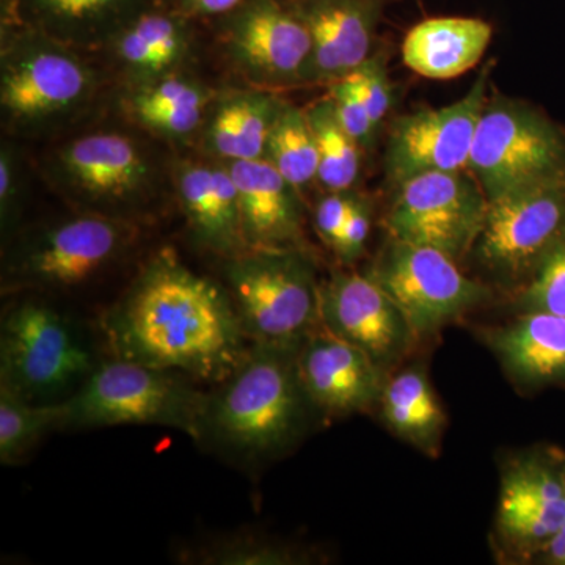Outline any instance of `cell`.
I'll return each instance as SVG.
<instances>
[{
    "mask_svg": "<svg viewBox=\"0 0 565 565\" xmlns=\"http://www.w3.org/2000/svg\"><path fill=\"white\" fill-rule=\"evenodd\" d=\"M110 356L217 385L244 362L250 341L225 285L193 273L172 248L145 264L103 316Z\"/></svg>",
    "mask_w": 565,
    "mask_h": 565,
    "instance_id": "cell-1",
    "label": "cell"
},
{
    "mask_svg": "<svg viewBox=\"0 0 565 565\" xmlns=\"http://www.w3.org/2000/svg\"><path fill=\"white\" fill-rule=\"evenodd\" d=\"M13 148L3 145L0 151V228L3 239H10L20 218L21 178Z\"/></svg>",
    "mask_w": 565,
    "mask_h": 565,
    "instance_id": "cell-35",
    "label": "cell"
},
{
    "mask_svg": "<svg viewBox=\"0 0 565 565\" xmlns=\"http://www.w3.org/2000/svg\"><path fill=\"white\" fill-rule=\"evenodd\" d=\"M297 371L315 412L330 418L379 405L388 373L343 338L319 327L297 352Z\"/></svg>",
    "mask_w": 565,
    "mask_h": 565,
    "instance_id": "cell-16",
    "label": "cell"
},
{
    "mask_svg": "<svg viewBox=\"0 0 565 565\" xmlns=\"http://www.w3.org/2000/svg\"><path fill=\"white\" fill-rule=\"evenodd\" d=\"M239 196L248 250L307 248L300 192L267 159L226 162Z\"/></svg>",
    "mask_w": 565,
    "mask_h": 565,
    "instance_id": "cell-20",
    "label": "cell"
},
{
    "mask_svg": "<svg viewBox=\"0 0 565 565\" xmlns=\"http://www.w3.org/2000/svg\"><path fill=\"white\" fill-rule=\"evenodd\" d=\"M565 523V467L557 457L509 465L498 505L500 533L520 550H544Z\"/></svg>",
    "mask_w": 565,
    "mask_h": 565,
    "instance_id": "cell-18",
    "label": "cell"
},
{
    "mask_svg": "<svg viewBox=\"0 0 565 565\" xmlns=\"http://www.w3.org/2000/svg\"><path fill=\"white\" fill-rule=\"evenodd\" d=\"M173 184L195 244L223 262L248 250L236 182L226 162L184 159L174 166Z\"/></svg>",
    "mask_w": 565,
    "mask_h": 565,
    "instance_id": "cell-19",
    "label": "cell"
},
{
    "mask_svg": "<svg viewBox=\"0 0 565 565\" xmlns=\"http://www.w3.org/2000/svg\"><path fill=\"white\" fill-rule=\"evenodd\" d=\"M214 24L226 58L253 87L305 84L311 35L286 0H245Z\"/></svg>",
    "mask_w": 565,
    "mask_h": 565,
    "instance_id": "cell-12",
    "label": "cell"
},
{
    "mask_svg": "<svg viewBox=\"0 0 565 565\" xmlns=\"http://www.w3.org/2000/svg\"><path fill=\"white\" fill-rule=\"evenodd\" d=\"M244 2L245 0H178L174 7L193 21H214L232 13Z\"/></svg>",
    "mask_w": 565,
    "mask_h": 565,
    "instance_id": "cell-38",
    "label": "cell"
},
{
    "mask_svg": "<svg viewBox=\"0 0 565 565\" xmlns=\"http://www.w3.org/2000/svg\"><path fill=\"white\" fill-rule=\"evenodd\" d=\"M330 98L334 106L338 121L341 128L352 137L360 147H367L373 140L374 132L377 131L373 120H371L370 110L364 104L359 88L351 76L330 84Z\"/></svg>",
    "mask_w": 565,
    "mask_h": 565,
    "instance_id": "cell-33",
    "label": "cell"
},
{
    "mask_svg": "<svg viewBox=\"0 0 565 565\" xmlns=\"http://www.w3.org/2000/svg\"><path fill=\"white\" fill-rule=\"evenodd\" d=\"M214 96L210 88L180 73L131 85L125 110L137 125L163 139H188L200 131Z\"/></svg>",
    "mask_w": 565,
    "mask_h": 565,
    "instance_id": "cell-26",
    "label": "cell"
},
{
    "mask_svg": "<svg viewBox=\"0 0 565 565\" xmlns=\"http://www.w3.org/2000/svg\"><path fill=\"white\" fill-rule=\"evenodd\" d=\"M300 344L252 343L237 370L206 393L196 444L244 467L296 445L315 412L297 371Z\"/></svg>",
    "mask_w": 565,
    "mask_h": 565,
    "instance_id": "cell-2",
    "label": "cell"
},
{
    "mask_svg": "<svg viewBox=\"0 0 565 565\" xmlns=\"http://www.w3.org/2000/svg\"><path fill=\"white\" fill-rule=\"evenodd\" d=\"M96 73L79 51L31 25H2L0 107L17 129L44 128L82 109Z\"/></svg>",
    "mask_w": 565,
    "mask_h": 565,
    "instance_id": "cell-7",
    "label": "cell"
},
{
    "mask_svg": "<svg viewBox=\"0 0 565 565\" xmlns=\"http://www.w3.org/2000/svg\"><path fill=\"white\" fill-rule=\"evenodd\" d=\"M355 82L360 95H362L371 120L375 128L381 126L390 109H392V84H390L388 71L384 54H371L366 62L362 63L353 73L349 74Z\"/></svg>",
    "mask_w": 565,
    "mask_h": 565,
    "instance_id": "cell-34",
    "label": "cell"
},
{
    "mask_svg": "<svg viewBox=\"0 0 565 565\" xmlns=\"http://www.w3.org/2000/svg\"><path fill=\"white\" fill-rule=\"evenodd\" d=\"M18 0H0V14H2V25H10L17 22Z\"/></svg>",
    "mask_w": 565,
    "mask_h": 565,
    "instance_id": "cell-40",
    "label": "cell"
},
{
    "mask_svg": "<svg viewBox=\"0 0 565 565\" xmlns=\"http://www.w3.org/2000/svg\"><path fill=\"white\" fill-rule=\"evenodd\" d=\"M54 430H61V405L32 404L0 386V463H21Z\"/></svg>",
    "mask_w": 565,
    "mask_h": 565,
    "instance_id": "cell-30",
    "label": "cell"
},
{
    "mask_svg": "<svg viewBox=\"0 0 565 565\" xmlns=\"http://www.w3.org/2000/svg\"><path fill=\"white\" fill-rule=\"evenodd\" d=\"M371 232L370 204L359 200L345 222L343 232L333 245V252L344 264H353L363 255Z\"/></svg>",
    "mask_w": 565,
    "mask_h": 565,
    "instance_id": "cell-37",
    "label": "cell"
},
{
    "mask_svg": "<svg viewBox=\"0 0 565 565\" xmlns=\"http://www.w3.org/2000/svg\"><path fill=\"white\" fill-rule=\"evenodd\" d=\"M492 35V25L476 18H434L407 33L403 61L426 79H455L481 62Z\"/></svg>",
    "mask_w": 565,
    "mask_h": 565,
    "instance_id": "cell-25",
    "label": "cell"
},
{
    "mask_svg": "<svg viewBox=\"0 0 565 565\" xmlns=\"http://www.w3.org/2000/svg\"><path fill=\"white\" fill-rule=\"evenodd\" d=\"M162 2L170 3V6H174V3L178 2V0H162Z\"/></svg>",
    "mask_w": 565,
    "mask_h": 565,
    "instance_id": "cell-41",
    "label": "cell"
},
{
    "mask_svg": "<svg viewBox=\"0 0 565 565\" xmlns=\"http://www.w3.org/2000/svg\"><path fill=\"white\" fill-rule=\"evenodd\" d=\"M223 263L250 343L300 344L321 327V280L308 248L247 250Z\"/></svg>",
    "mask_w": 565,
    "mask_h": 565,
    "instance_id": "cell-5",
    "label": "cell"
},
{
    "mask_svg": "<svg viewBox=\"0 0 565 565\" xmlns=\"http://www.w3.org/2000/svg\"><path fill=\"white\" fill-rule=\"evenodd\" d=\"M520 313L539 311L565 318V237L546 253L516 297Z\"/></svg>",
    "mask_w": 565,
    "mask_h": 565,
    "instance_id": "cell-32",
    "label": "cell"
},
{
    "mask_svg": "<svg viewBox=\"0 0 565 565\" xmlns=\"http://www.w3.org/2000/svg\"><path fill=\"white\" fill-rule=\"evenodd\" d=\"M487 207L489 200L471 173L419 174L397 185L386 232L393 239L435 248L459 262L478 243Z\"/></svg>",
    "mask_w": 565,
    "mask_h": 565,
    "instance_id": "cell-11",
    "label": "cell"
},
{
    "mask_svg": "<svg viewBox=\"0 0 565 565\" xmlns=\"http://www.w3.org/2000/svg\"><path fill=\"white\" fill-rule=\"evenodd\" d=\"M366 274L403 310L418 338L438 332L492 297L456 259L435 248L390 237Z\"/></svg>",
    "mask_w": 565,
    "mask_h": 565,
    "instance_id": "cell-10",
    "label": "cell"
},
{
    "mask_svg": "<svg viewBox=\"0 0 565 565\" xmlns=\"http://www.w3.org/2000/svg\"><path fill=\"white\" fill-rule=\"evenodd\" d=\"M152 2L154 0H18L14 24L31 25L77 51L104 50L126 22Z\"/></svg>",
    "mask_w": 565,
    "mask_h": 565,
    "instance_id": "cell-23",
    "label": "cell"
},
{
    "mask_svg": "<svg viewBox=\"0 0 565 565\" xmlns=\"http://www.w3.org/2000/svg\"><path fill=\"white\" fill-rule=\"evenodd\" d=\"M282 99L273 90L250 88L212 102L203 125V145L222 162L266 158L267 140Z\"/></svg>",
    "mask_w": 565,
    "mask_h": 565,
    "instance_id": "cell-24",
    "label": "cell"
},
{
    "mask_svg": "<svg viewBox=\"0 0 565 565\" xmlns=\"http://www.w3.org/2000/svg\"><path fill=\"white\" fill-rule=\"evenodd\" d=\"M487 344L519 384L565 385V318L539 311L489 330Z\"/></svg>",
    "mask_w": 565,
    "mask_h": 565,
    "instance_id": "cell-22",
    "label": "cell"
},
{
    "mask_svg": "<svg viewBox=\"0 0 565 565\" xmlns=\"http://www.w3.org/2000/svg\"><path fill=\"white\" fill-rule=\"evenodd\" d=\"M492 63L482 68L459 102L419 109L394 120L385 151V172L394 185L434 172H467L479 118L487 103Z\"/></svg>",
    "mask_w": 565,
    "mask_h": 565,
    "instance_id": "cell-13",
    "label": "cell"
},
{
    "mask_svg": "<svg viewBox=\"0 0 565 565\" xmlns=\"http://www.w3.org/2000/svg\"><path fill=\"white\" fill-rule=\"evenodd\" d=\"M542 552L545 553L548 563L565 565V523L564 526L553 535L552 541L545 545Z\"/></svg>",
    "mask_w": 565,
    "mask_h": 565,
    "instance_id": "cell-39",
    "label": "cell"
},
{
    "mask_svg": "<svg viewBox=\"0 0 565 565\" xmlns=\"http://www.w3.org/2000/svg\"><path fill=\"white\" fill-rule=\"evenodd\" d=\"M564 237L565 182H555L489 202L475 250L492 273L525 285Z\"/></svg>",
    "mask_w": 565,
    "mask_h": 565,
    "instance_id": "cell-14",
    "label": "cell"
},
{
    "mask_svg": "<svg viewBox=\"0 0 565 565\" xmlns=\"http://www.w3.org/2000/svg\"><path fill=\"white\" fill-rule=\"evenodd\" d=\"M311 35L305 84H333L373 54L385 0H286Z\"/></svg>",
    "mask_w": 565,
    "mask_h": 565,
    "instance_id": "cell-17",
    "label": "cell"
},
{
    "mask_svg": "<svg viewBox=\"0 0 565 565\" xmlns=\"http://www.w3.org/2000/svg\"><path fill=\"white\" fill-rule=\"evenodd\" d=\"M180 559L195 565H291L308 563L311 557L299 546L262 534L234 533L185 548Z\"/></svg>",
    "mask_w": 565,
    "mask_h": 565,
    "instance_id": "cell-31",
    "label": "cell"
},
{
    "mask_svg": "<svg viewBox=\"0 0 565 565\" xmlns=\"http://www.w3.org/2000/svg\"><path fill=\"white\" fill-rule=\"evenodd\" d=\"M307 115L318 147V181L329 192L351 191L362 166V147L341 128L330 96L308 107Z\"/></svg>",
    "mask_w": 565,
    "mask_h": 565,
    "instance_id": "cell-29",
    "label": "cell"
},
{
    "mask_svg": "<svg viewBox=\"0 0 565 565\" xmlns=\"http://www.w3.org/2000/svg\"><path fill=\"white\" fill-rule=\"evenodd\" d=\"M195 21L162 0L126 22L104 50L128 76L129 84L159 79L178 73L191 55Z\"/></svg>",
    "mask_w": 565,
    "mask_h": 565,
    "instance_id": "cell-21",
    "label": "cell"
},
{
    "mask_svg": "<svg viewBox=\"0 0 565 565\" xmlns=\"http://www.w3.org/2000/svg\"><path fill=\"white\" fill-rule=\"evenodd\" d=\"M297 191L318 180L319 156L307 110L282 103L267 140L266 158Z\"/></svg>",
    "mask_w": 565,
    "mask_h": 565,
    "instance_id": "cell-28",
    "label": "cell"
},
{
    "mask_svg": "<svg viewBox=\"0 0 565 565\" xmlns=\"http://www.w3.org/2000/svg\"><path fill=\"white\" fill-rule=\"evenodd\" d=\"M51 180L81 211L139 221L158 192L150 154L128 134L96 131L62 145Z\"/></svg>",
    "mask_w": 565,
    "mask_h": 565,
    "instance_id": "cell-9",
    "label": "cell"
},
{
    "mask_svg": "<svg viewBox=\"0 0 565 565\" xmlns=\"http://www.w3.org/2000/svg\"><path fill=\"white\" fill-rule=\"evenodd\" d=\"M379 408L397 437L426 455L437 456L448 419L423 370L407 367L393 377L388 375Z\"/></svg>",
    "mask_w": 565,
    "mask_h": 565,
    "instance_id": "cell-27",
    "label": "cell"
},
{
    "mask_svg": "<svg viewBox=\"0 0 565 565\" xmlns=\"http://www.w3.org/2000/svg\"><path fill=\"white\" fill-rule=\"evenodd\" d=\"M206 392L188 375L129 360H102L90 377L61 405V430L161 426L196 441Z\"/></svg>",
    "mask_w": 565,
    "mask_h": 565,
    "instance_id": "cell-4",
    "label": "cell"
},
{
    "mask_svg": "<svg viewBox=\"0 0 565 565\" xmlns=\"http://www.w3.org/2000/svg\"><path fill=\"white\" fill-rule=\"evenodd\" d=\"M102 363L90 333L54 305L25 297L0 321V386L32 404L70 399Z\"/></svg>",
    "mask_w": 565,
    "mask_h": 565,
    "instance_id": "cell-3",
    "label": "cell"
},
{
    "mask_svg": "<svg viewBox=\"0 0 565 565\" xmlns=\"http://www.w3.org/2000/svg\"><path fill=\"white\" fill-rule=\"evenodd\" d=\"M137 236L136 222L90 211L40 226L7 253L2 292L77 288L120 263Z\"/></svg>",
    "mask_w": 565,
    "mask_h": 565,
    "instance_id": "cell-6",
    "label": "cell"
},
{
    "mask_svg": "<svg viewBox=\"0 0 565 565\" xmlns=\"http://www.w3.org/2000/svg\"><path fill=\"white\" fill-rule=\"evenodd\" d=\"M321 327L366 352L388 373L418 334L392 297L366 273L333 270L321 280Z\"/></svg>",
    "mask_w": 565,
    "mask_h": 565,
    "instance_id": "cell-15",
    "label": "cell"
},
{
    "mask_svg": "<svg viewBox=\"0 0 565 565\" xmlns=\"http://www.w3.org/2000/svg\"><path fill=\"white\" fill-rule=\"evenodd\" d=\"M359 200L349 191L329 192L319 200L315 210V226L323 243L333 248Z\"/></svg>",
    "mask_w": 565,
    "mask_h": 565,
    "instance_id": "cell-36",
    "label": "cell"
},
{
    "mask_svg": "<svg viewBox=\"0 0 565 565\" xmlns=\"http://www.w3.org/2000/svg\"><path fill=\"white\" fill-rule=\"evenodd\" d=\"M468 172L489 202L565 182V131L530 104L493 96L479 118Z\"/></svg>",
    "mask_w": 565,
    "mask_h": 565,
    "instance_id": "cell-8",
    "label": "cell"
}]
</instances>
